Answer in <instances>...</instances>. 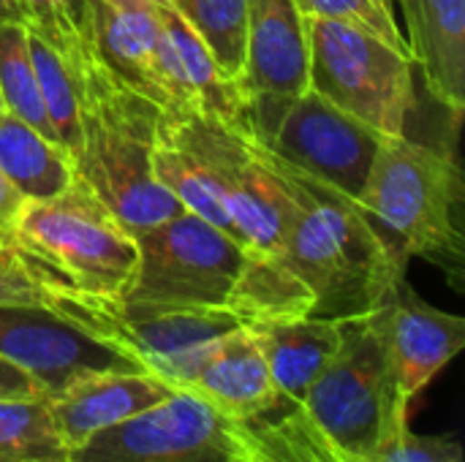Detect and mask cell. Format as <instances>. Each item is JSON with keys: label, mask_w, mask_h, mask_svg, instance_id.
I'll return each mask as SVG.
<instances>
[{"label": "cell", "mask_w": 465, "mask_h": 462, "mask_svg": "<svg viewBox=\"0 0 465 462\" xmlns=\"http://www.w3.org/2000/svg\"><path fill=\"white\" fill-rule=\"evenodd\" d=\"M82 74V150L76 177L136 237L183 207L153 177V142L161 109L125 87L93 52Z\"/></svg>", "instance_id": "3"}, {"label": "cell", "mask_w": 465, "mask_h": 462, "mask_svg": "<svg viewBox=\"0 0 465 462\" xmlns=\"http://www.w3.org/2000/svg\"><path fill=\"white\" fill-rule=\"evenodd\" d=\"M0 98L8 114L25 120L44 136L54 139L52 123L41 101L35 68L30 57V44H27V30L22 25H0Z\"/></svg>", "instance_id": "25"}, {"label": "cell", "mask_w": 465, "mask_h": 462, "mask_svg": "<svg viewBox=\"0 0 465 462\" xmlns=\"http://www.w3.org/2000/svg\"><path fill=\"white\" fill-rule=\"evenodd\" d=\"M392 3H398V0H392Z\"/></svg>", "instance_id": "33"}, {"label": "cell", "mask_w": 465, "mask_h": 462, "mask_svg": "<svg viewBox=\"0 0 465 462\" xmlns=\"http://www.w3.org/2000/svg\"><path fill=\"white\" fill-rule=\"evenodd\" d=\"M0 25H22L74 63L95 52L90 0H0Z\"/></svg>", "instance_id": "22"}, {"label": "cell", "mask_w": 465, "mask_h": 462, "mask_svg": "<svg viewBox=\"0 0 465 462\" xmlns=\"http://www.w3.org/2000/svg\"><path fill=\"white\" fill-rule=\"evenodd\" d=\"M308 90V41L294 0H251L240 93L245 131L256 139L278 112Z\"/></svg>", "instance_id": "13"}, {"label": "cell", "mask_w": 465, "mask_h": 462, "mask_svg": "<svg viewBox=\"0 0 465 462\" xmlns=\"http://www.w3.org/2000/svg\"><path fill=\"white\" fill-rule=\"evenodd\" d=\"M174 387L144 370H109L84 376L49 398L54 425L74 452L93 436L163 403Z\"/></svg>", "instance_id": "16"}, {"label": "cell", "mask_w": 465, "mask_h": 462, "mask_svg": "<svg viewBox=\"0 0 465 462\" xmlns=\"http://www.w3.org/2000/svg\"><path fill=\"white\" fill-rule=\"evenodd\" d=\"M25 207H27V199L0 172V248L16 251V226H19Z\"/></svg>", "instance_id": "30"}, {"label": "cell", "mask_w": 465, "mask_h": 462, "mask_svg": "<svg viewBox=\"0 0 465 462\" xmlns=\"http://www.w3.org/2000/svg\"><path fill=\"white\" fill-rule=\"evenodd\" d=\"M289 408L240 422L191 389L120 422L71 452V462H281Z\"/></svg>", "instance_id": "5"}, {"label": "cell", "mask_w": 465, "mask_h": 462, "mask_svg": "<svg viewBox=\"0 0 465 462\" xmlns=\"http://www.w3.org/2000/svg\"><path fill=\"white\" fill-rule=\"evenodd\" d=\"M384 136L313 90L289 101L259 139L286 163L357 199Z\"/></svg>", "instance_id": "11"}, {"label": "cell", "mask_w": 465, "mask_h": 462, "mask_svg": "<svg viewBox=\"0 0 465 462\" xmlns=\"http://www.w3.org/2000/svg\"><path fill=\"white\" fill-rule=\"evenodd\" d=\"M0 172L27 202L52 199L76 180L68 150L8 112H0Z\"/></svg>", "instance_id": "20"}, {"label": "cell", "mask_w": 465, "mask_h": 462, "mask_svg": "<svg viewBox=\"0 0 465 462\" xmlns=\"http://www.w3.org/2000/svg\"><path fill=\"white\" fill-rule=\"evenodd\" d=\"M79 297L82 294L41 270L25 253L0 248V305L52 308L71 316V308Z\"/></svg>", "instance_id": "26"}, {"label": "cell", "mask_w": 465, "mask_h": 462, "mask_svg": "<svg viewBox=\"0 0 465 462\" xmlns=\"http://www.w3.org/2000/svg\"><path fill=\"white\" fill-rule=\"evenodd\" d=\"M371 462H463V447L450 436H417L403 425Z\"/></svg>", "instance_id": "28"}, {"label": "cell", "mask_w": 465, "mask_h": 462, "mask_svg": "<svg viewBox=\"0 0 465 462\" xmlns=\"http://www.w3.org/2000/svg\"><path fill=\"white\" fill-rule=\"evenodd\" d=\"M74 319L174 389L191 384L215 340L242 327L229 310L82 300Z\"/></svg>", "instance_id": "10"}, {"label": "cell", "mask_w": 465, "mask_h": 462, "mask_svg": "<svg viewBox=\"0 0 465 462\" xmlns=\"http://www.w3.org/2000/svg\"><path fill=\"white\" fill-rule=\"evenodd\" d=\"M27 44H30L41 101L52 123L54 139L76 161L82 150V74H79L82 63H74L49 41L33 33H27Z\"/></svg>", "instance_id": "21"}, {"label": "cell", "mask_w": 465, "mask_h": 462, "mask_svg": "<svg viewBox=\"0 0 465 462\" xmlns=\"http://www.w3.org/2000/svg\"><path fill=\"white\" fill-rule=\"evenodd\" d=\"M354 202L403 264L422 256L460 283L463 172L452 152L384 136Z\"/></svg>", "instance_id": "4"}, {"label": "cell", "mask_w": 465, "mask_h": 462, "mask_svg": "<svg viewBox=\"0 0 465 462\" xmlns=\"http://www.w3.org/2000/svg\"><path fill=\"white\" fill-rule=\"evenodd\" d=\"M259 340L278 395L294 406L305 403L308 389L335 357L343 335V321L335 319H278L245 324Z\"/></svg>", "instance_id": "19"}, {"label": "cell", "mask_w": 465, "mask_h": 462, "mask_svg": "<svg viewBox=\"0 0 465 462\" xmlns=\"http://www.w3.org/2000/svg\"><path fill=\"white\" fill-rule=\"evenodd\" d=\"M0 357L30 373L49 398L93 373L144 370L71 316L33 305H0Z\"/></svg>", "instance_id": "12"}, {"label": "cell", "mask_w": 465, "mask_h": 462, "mask_svg": "<svg viewBox=\"0 0 465 462\" xmlns=\"http://www.w3.org/2000/svg\"><path fill=\"white\" fill-rule=\"evenodd\" d=\"M183 389L196 392L240 422H248L283 400L272 384L259 340L245 324L213 343L191 384Z\"/></svg>", "instance_id": "18"}, {"label": "cell", "mask_w": 465, "mask_h": 462, "mask_svg": "<svg viewBox=\"0 0 465 462\" xmlns=\"http://www.w3.org/2000/svg\"><path fill=\"white\" fill-rule=\"evenodd\" d=\"M270 155L289 199L283 264L311 294V316L343 321L376 310L409 264L384 245L351 196Z\"/></svg>", "instance_id": "2"}, {"label": "cell", "mask_w": 465, "mask_h": 462, "mask_svg": "<svg viewBox=\"0 0 465 462\" xmlns=\"http://www.w3.org/2000/svg\"><path fill=\"white\" fill-rule=\"evenodd\" d=\"M0 462H71L49 398L0 400Z\"/></svg>", "instance_id": "24"}, {"label": "cell", "mask_w": 465, "mask_h": 462, "mask_svg": "<svg viewBox=\"0 0 465 462\" xmlns=\"http://www.w3.org/2000/svg\"><path fill=\"white\" fill-rule=\"evenodd\" d=\"M283 462H343L330 447L327 441L316 433V428L308 422L305 414H300L297 419V428H294V436H292V444H289V452Z\"/></svg>", "instance_id": "29"}, {"label": "cell", "mask_w": 465, "mask_h": 462, "mask_svg": "<svg viewBox=\"0 0 465 462\" xmlns=\"http://www.w3.org/2000/svg\"><path fill=\"white\" fill-rule=\"evenodd\" d=\"M302 27L308 90L381 136H406L414 112L411 57L341 22L302 16Z\"/></svg>", "instance_id": "8"}, {"label": "cell", "mask_w": 465, "mask_h": 462, "mask_svg": "<svg viewBox=\"0 0 465 462\" xmlns=\"http://www.w3.org/2000/svg\"><path fill=\"white\" fill-rule=\"evenodd\" d=\"M136 275L123 302L229 310L242 324L300 319L313 300L286 264L264 259L193 212L136 234Z\"/></svg>", "instance_id": "1"}, {"label": "cell", "mask_w": 465, "mask_h": 462, "mask_svg": "<svg viewBox=\"0 0 465 462\" xmlns=\"http://www.w3.org/2000/svg\"><path fill=\"white\" fill-rule=\"evenodd\" d=\"M174 131L202 161L245 248L283 264L286 188L270 150L245 128L202 112H166Z\"/></svg>", "instance_id": "9"}, {"label": "cell", "mask_w": 465, "mask_h": 462, "mask_svg": "<svg viewBox=\"0 0 465 462\" xmlns=\"http://www.w3.org/2000/svg\"><path fill=\"white\" fill-rule=\"evenodd\" d=\"M0 112H5V109H3V98H0Z\"/></svg>", "instance_id": "32"}, {"label": "cell", "mask_w": 465, "mask_h": 462, "mask_svg": "<svg viewBox=\"0 0 465 462\" xmlns=\"http://www.w3.org/2000/svg\"><path fill=\"white\" fill-rule=\"evenodd\" d=\"M409 406L379 313L371 310L343 319L341 346L300 408L341 460L371 462L409 425Z\"/></svg>", "instance_id": "6"}, {"label": "cell", "mask_w": 465, "mask_h": 462, "mask_svg": "<svg viewBox=\"0 0 465 462\" xmlns=\"http://www.w3.org/2000/svg\"><path fill=\"white\" fill-rule=\"evenodd\" d=\"M294 5L300 16H316V19H330L357 27L395 46L398 52L409 54L403 27L398 25L392 11V0H294Z\"/></svg>", "instance_id": "27"}, {"label": "cell", "mask_w": 465, "mask_h": 462, "mask_svg": "<svg viewBox=\"0 0 465 462\" xmlns=\"http://www.w3.org/2000/svg\"><path fill=\"white\" fill-rule=\"evenodd\" d=\"M403 398L411 403L465 346V319L425 302L403 278L376 308Z\"/></svg>", "instance_id": "15"}, {"label": "cell", "mask_w": 465, "mask_h": 462, "mask_svg": "<svg viewBox=\"0 0 465 462\" xmlns=\"http://www.w3.org/2000/svg\"><path fill=\"white\" fill-rule=\"evenodd\" d=\"M90 8L98 60L161 112H177L180 95L172 82L155 0H90Z\"/></svg>", "instance_id": "14"}, {"label": "cell", "mask_w": 465, "mask_h": 462, "mask_svg": "<svg viewBox=\"0 0 465 462\" xmlns=\"http://www.w3.org/2000/svg\"><path fill=\"white\" fill-rule=\"evenodd\" d=\"M16 251L87 300L120 302L136 275V237L76 177L63 193L27 202Z\"/></svg>", "instance_id": "7"}, {"label": "cell", "mask_w": 465, "mask_h": 462, "mask_svg": "<svg viewBox=\"0 0 465 462\" xmlns=\"http://www.w3.org/2000/svg\"><path fill=\"white\" fill-rule=\"evenodd\" d=\"M14 398H49V395L30 373L0 357V400H14Z\"/></svg>", "instance_id": "31"}, {"label": "cell", "mask_w": 465, "mask_h": 462, "mask_svg": "<svg viewBox=\"0 0 465 462\" xmlns=\"http://www.w3.org/2000/svg\"><path fill=\"white\" fill-rule=\"evenodd\" d=\"M406 46L430 98L460 123L465 112V0H398Z\"/></svg>", "instance_id": "17"}, {"label": "cell", "mask_w": 465, "mask_h": 462, "mask_svg": "<svg viewBox=\"0 0 465 462\" xmlns=\"http://www.w3.org/2000/svg\"><path fill=\"white\" fill-rule=\"evenodd\" d=\"M169 3L202 38L223 79H229L240 90L251 0H169Z\"/></svg>", "instance_id": "23"}]
</instances>
